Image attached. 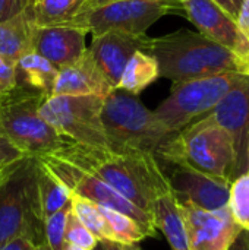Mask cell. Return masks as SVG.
<instances>
[{"instance_id": "obj_1", "label": "cell", "mask_w": 249, "mask_h": 250, "mask_svg": "<svg viewBox=\"0 0 249 250\" xmlns=\"http://www.w3.org/2000/svg\"><path fill=\"white\" fill-rule=\"evenodd\" d=\"M50 154L95 174L150 215H153L154 202L161 195L172 192L169 177L153 152L103 149L68 139L62 148Z\"/></svg>"}, {"instance_id": "obj_2", "label": "cell", "mask_w": 249, "mask_h": 250, "mask_svg": "<svg viewBox=\"0 0 249 250\" xmlns=\"http://www.w3.org/2000/svg\"><path fill=\"white\" fill-rule=\"evenodd\" d=\"M147 53L156 59L158 75L173 83L220 73L249 76L247 62L205 35L189 29L150 38Z\"/></svg>"}, {"instance_id": "obj_3", "label": "cell", "mask_w": 249, "mask_h": 250, "mask_svg": "<svg viewBox=\"0 0 249 250\" xmlns=\"http://www.w3.org/2000/svg\"><path fill=\"white\" fill-rule=\"evenodd\" d=\"M164 161L232 183L235 148L229 133L207 116L170 135L156 151Z\"/></svg>"}, {"instance_id": "obj_4", "label": "cell", "mask_w": 249, "mask_h": 250, "mask_svg": "<svg viewBox=\"0 0 249 250\" xmlns=\"http://www.w3.org/2000/svg\"><path fill=\"white\" fill-rule=\"evenodd\" d=\"M18 237L28 239L37 250L44 245L34 157L13 163L0 182V249Z\"/></svg>"}, {"instance_id": "obj_5", "label": "cell", "mask_w": 249, "mask_h": 250, "mask_svg": "<svg viewBox=\"0 0 249 250\" xmlns=\"http://www.w3.org/2000/svg\"><path fill=\"white\" fill-rule=\"evenodd\" d=\"M101 122L109 149L147 151L156 154L170 133L138 95L114 88L103 101Z\"/></svg>"}, {"instance_id": "obj_6", "label": "cell", "mask_w": 249, "mask_h": 250, "mask_svg": "<svg viewBox=\"0 0 249 250\" xmlns=\"http://www.w3.org/2000/svg\"><path fill=\"white\" fill-rule=\"evenodd\" d=\"M44 95L15 86L0 103V133L25 157L57 151L68 141L40 114Z\"/></svg>"}, {"instance_id": "obj_7", "label": "cell", "mask_w": 249, "mask_h": 250, "mask_svg": "<svg viewBox=\"0 0 249 250\" xmlns=\"http://www.w3.org/2000/svg\"><path fill=\"white\" fill-rule=\"evenodd\" d=\"M245 76L248 75L220 73L173 83L170 95L154 110V114L170 133H178L207 116Z\"/></svg>"}, {"instance_id": "obj_8", "label": "cell", "mask_w": 249, "mask_h": 250, "mask_svg": "<svg viewBox=\"0 0 249 250\" xmlns=\"http://www.w3.org/2000/svg\"><path fill=\"white\" fill-rule=\"evenodd\" d=\"M166 15H183L181 0H119L82 12L72 23L94 37L104 32L144 35L147 29Z\"/></svg>"}, {"instance_id": "obj_9", "label": "cell", "mask_w": 249, "mask_h": 250, "mask_svg": "<svg viewBox=\"0 0 249 250\" xmlns=\"http://www.w3.org/2000/svg\"><path fill=\"white\" fill-rule=\"evenodd\" d=\"M103 101L104 98L97 95H51L40 105V114L63 138L109 149L101 122Z\"/></svg>"}, {"instance_id": "obj_10", "label": "cell", "mask_w": 249, "mask_h": 250, "mask_svg": "<svg viewBox=\"0 0 249 250\" xmlns=\"http://www.w3.org/2000/svg\"><path fill=\"white\" fill-rule=\"evenodd\" d=\"M34 158L44 168H47L69 190V193L84 198L98 207L122 212L139 223L145 230L151 233L153 237L157 236L154 217L125 199L95 174H91L90 171L73 166L72 163L60 158L56 154H44Z\"/></svg>"}, {"instance_id": "obj_11", "label": "cell", "mask_w": 249, "mask_h": 250, "mask_svg": "<svg viewBox=\"0 0 249 250\" xmlns=\"http://www.w3.org/2000/svg\"><path fill=\"white\" fill-rule=\"evenodd\" d=\"M207 117L223 127L232 138L235 148V180L249 170V76H245L232 88Z\"/></svg>"}, {"instance_id": "obj_12", "label": "cell", "mask_w": 249, "mask_h": 250, "mask_svg": "<svg viewBox=\"0 0 249 250\" xmlns=\"http://www.w3.org/2000/svg\"><path fill=\"white\" fill-rule=\"evenodd\" d=\"M191 250H230L244 231L229 208L210 212L189 202L178 201Z\"/></svg>"}, {"instance_id": "obj_13", "label": "cell", "mask_w": 249, "mask_h": 250, "mask_svg": "<svg viewBox=\"0 0 249 250\" xmlns=\"http://www.w3.org/2000/svg\"><path fill=\"white\" fill-rule=\"evenodd\" d=\"M185 16L198 32L227 48L249 64V41L236 21L213 0H181Z\"/></svg>"}, {"instance_id": "obj_14", "label": "cell", "mask_w": 249, "mask_h": 250, "mask_svg": "<svg viewBox=\"0 0 249 250\" xmlns=\"http://www.w3.org/2000/svg\"><path fill=\"white\" fill-rule=\"evenodd\" d=\"M169 183L176 201L189 202L204 211L217 212L229 205L230 182L205 173L175 166Z\"/></svg>"}, {"instance_id": "obj_15", "label": "cell", "mask_w": 249, "mask_h": 250, "mask_svg": "<svg viewBox=\"0 0 249 250\" xmlns=\"http://www.w3.org/2000/svg\"><path fill=\"white\" fill-rule=\"evenodd\" d=\"M150 38L144 35H131L123 32H104L92 38L88 48L95 64L113 88H117L122 72L129 59L136 51H147Z\"/></svg>"}, {"instance_id": "obj_16", "label": "cell", "mask_w": 249, "mask_h": 250, "mask_svg": "<svg viewBox=\"0 0 249 250\" xmlns=\"http://www.w3.org/2000/svg\"><path fill=\"white\" fill-rule=\"evenodd\" d=\"M88 32L72 25L35 26L31 35V48L51 63L57 70L75 63L87 51Z\"/></svg>"}, {"instance_id": "obj_17", "label": "cell", "mask_w": 249, "mask_h": 250, "mask_svg": "<svg viewBox=\"0 0 249 250\" xmlns=\"http://www.w3.org/2000/svg\"><path fill=\"white\" fill-rule=\"evenodd\" d=\"M113 89L87 48L81 59L59 70L53 95H97L106 98Z\"/></svg>"}, {"instance_id": "obj_18", "label": "cell", "mask_w": 249, "mask_h": 250, "mask_svg": "<svg viewBox=\"0 0 249 250\" xmlns=\"http://www.w3.org/2000/svg\"><path fill=\"white\" fill-rule=\"evenodd\" d=\"M16 86L35 91L45 98L53 95L59 70L35 51H28L15 63Z\"/></svg>"}, {"instance_id": "obj_19", "label": "cell", "mask_w": 249, "mask_h": 250, "mask_svg": "<svg viewBox=\"0 0 249 250\" xmlns=\"http://www.w3.org/2000/svg\"><path fill=\"white\" fill-rule=\"evenodd\" d=\"M153 217L156 229L164 234L172 250H191L186 229L173 192L161 195L154 202Z\"/></svg>"}, {"instance_id": "obj_20", "label": "cell", "mask_w": 249, "mask_h": 250, "mask_svg": "<svg viewBox=\"0 0 249 250\" xmlns=\"http://www.w3.org/2000/svg\"><path fill=\"white\" fill-rule=\"evenodd\" d=\"M32 28L31 9L9 21L0 22V56L16 63L19 57L31 51Z\"/></svg>"}, {"instance_id": "obj_21", "label": "cell", "mask_w": 249, "mask_h": 250, "mask_svg": "<svg viewBox=\"0 0 249 250\" xmlns=\"http://www.w3.org/2000/svg\"><path fill=\"white\" fill-rule=\"evenodd\" d=\"M87 0H38L31 7L35 26L72 25L84 12Z\"/></svg>"}, {"instance_id": "obj_22", "label": "cell", "mask_w": 249, "mask_h": 250, "mask_svg": "<svg viewBox=\"0 0 249 250\" xmlns=\"http://www.w3.org/2000/svg\"><path fill=\"white\" fill-rule=\"evenodd\" d=\"M157 78H160V75L156 59L147 51H136L126 63L117 89L138 95Z\"/></svg>"}, {"instance_id": "obj_23", "label": "cell", "mask_w": 249, "mask_h": 250, "mask_svg": "<svg viewBox=\"0 0 249 250\" xmlns=\"http://www.w3.org/2000/svg\"><path fill=\"white\" fill-rule=\"evenodd\" d=\"M35 180L43 220L45 221L69 205V190L35 160Z\"/></svg>"}, {"instance_id": "obj_24", "label": "cell", "mask_w": 249, "mask_h": 250, "mask_svg": "<svg viewBox=\"0 0 249 250\" xmlns=\"http://www.w3.org/2000/svg\"><path fill=\"white\" fill-rule=\"evenodd\" d=\"M98 211L107 224L109 242H114L119 245H138L144 239L153 237L151 233L145 230L139 223L122 212L104 207H98Z\"/></svg>"}, {"instance_id": "obj_25", "label": "cell", "mask_w": 249, "mask_h": 250, "mask_svg": "<svg viewBox=\"0 0 249 250\" xmlns=\"http://www.w3.org/2000/svg\"><path fill=\"white\" fill-rule=\"evenodd\" d=\"M69 207L76 218L91 231V234L98 240H109V230L103 215L98 211V205L69 193Z\"/></svg>"}, {"instance_id": "obj_26", "label": "cell", "mask_w": 249, "mask_h": 250, "mask_svg": "<svg viewBox=\"0 0 249 250\" xmlns=\"http://www.w3.org/2000/svg\"><path fill=\"white\" fill-rule=\"evenodd\" d=\"M227 208L235 223L249 231V170L230 183Z\"/></svg>"}, {"instance_id": "obj_27", "label": "cell", "mask_w": 249, "mask_h": 250, "mask_svg": "<svg viewBox=\"0 0 249 250\" xmlns=\"http://www.w3.org/2000/svg\"><path fill=\"white\" fill-rule=\"evenodd\" d=\"M69 205L44 221V245L41 250H65V224Z\"/></svg>"}, {"instance_id": "obj_28", "label": "cell", "mask_w": 249, "mask_h": 250, "mask_svg": "<svg viewBox=\"0 0 249 250\" xmlns=\"http://www.w3.org/2000/svg\"><path fill=\"white\" fill-rule=\"evenodd\" d=\"M65 240L69 245H75L78 248L85 250H94L98 240L91 234V231L76 218V215L70 211H68L66 215V224H65Z\"/></svg>"}, {"instance_id": "obj_29", "label": "cell", "mask_w": 249, "mask_h": 250, "mask_svg": "<svg viewBox=\"0 0 249 250\" xmlns=\"http://www.w3.org/2000/svg\"><path fill=\"white\" fill-rule=\"evenodd\" d=\"M16 86V67L9 59L0 56V94H7Z\"/></svg>"}, {"instance_id": "obj_30", "label": "cell", "mask_w": 249, "mask_h": 250, "mask_svg": "<svg viewBox=\"0 0 249 250\" xmlns=\"http://www.w3.org/2000/svg\"><path fill=\"white\" fill-rule=\"evenodd\" d=\"M34 4V0H0V22L9 21L26 10Z\"/></svg>"}, {"instance_id": "obj_31", "label": "cell", "mask_w": 249, "mask_h": 250, "mask_svg": "<svg viewBox=\"0 0 249 250\" xmlns=\"http://www.w3.org/2000/svg\"><path fill=\"white\" fill-rule=\"evenodd\" d=\"M23 157L25 155L21 151H18L13 145H10L7 139L0 133V164L1 166L13 164Z\"/></svg>"}, {"instance_id": "obj_32", "label": "cell", "mask_w": 249, "mask_h": 250, "mask_svg": "<svg viewBox=\"0 0 249 250\" xmlns=\"http://www.w3.org/2000/svg\"><path fill=\"white\" fill-rule=\"evenodd\" d=\"M236 23L249 41V0H244L239 15H238V19H236Z\"/></svg>"}, {"instance_id": "obj_33", "label": "cell", "mask_w": 249, "mask_h": 250, "mask_svg": "<svg viewBox=\"0 0 249 250\" xmlns=\"http://www.w3.org/2000/svg\"><path fill=\"white\" fill-rule=\"evenodd\" d=\"M216 4H219L226 13H229L235 21L238 19V15H239V10H241V6L244 3V0H213Z\"/></svg>"}, {"instance_id": "obj_34", "label": "cell", "mask_w": 249, "mask_h": 250, "mask_svg": "<svg viewBox=\"0 0 249 250\" xmlns=\"http://www.w3.org/2000/svg\"><path fill=\"white\" fill-rule=\"evenodd\" d=\"M0 250H37V248L28 240V239H23V237H18L9 243H6Z\"/></svg>"}, {"instance_id": "obj_35", "label": "cell", "mask_w": 249, "mask_h": 250, "mask_svg": "<svg viewBox=\"0 0 249 250\" xmlns=\"http://www.w3.org/2000/svg\"><path fill=\"white\" fill-rule=\"evenodd\" d=\"M113 1H119V0H87L84 12L94 9V7H98V6H103V4H107V3H113Z\"/></svg>"}, {"instance_id": "obj_36", "label": "cell", "mask_w": 249, "mask_h": 250, "mask_svg": "<svg viewBox=\"0 0 249 250\" xmlns=\"http://www.w3.org/2000/svg\"><path fill=\"white\" fill-rule=\"evenodd\" d=\"M94 250H117V243L109 242V240H101V242L97 243Z\"/></svg>"}, {"instance_id": "obj_37", "label": "cell", "mask_w": 249, "mask_h": 250, "mask_svg": "<svg viewBox=\"0 0 249 250\" xmlns=\"http://www.w3.org/2000/svg\"><path fill=\"white\" fill-rule=\"evenodd\" d=\"M117 250H142L138 245H119L117 243Z\"/></svg>"}, {"instance_id": "obj_38", "label": "cell", "mask_w": 249, "mask_h": 250, "mask_svg": "<svg viewBox=\"0 0 249 250\" xmlns=\"http://www.w3.org/2000/svg\"><path fill=\"white\" fill-rule=\"evenodd\" d=\"M12 166H13V164H7V166H1V164H0V182H1V179L6 176V173L10 170Z\"/></svg>"}, {"instance_id": "obj_39", "label": "cell", "mask_w": 249, "mask_h": 250, "mask_svg": "<svg viewBox=\"0 0 249 250\" xmlns=\"http://www.w3.org/2000/svg\"><path fill=\"white\" fill-rule=\"evenodd\" d=\"M65 250H85V249H82V248H78V246H75V245H69V243H66Z\"/></svg>"}, {"instance_id": "obj_40", "label": "cell", "mask_w": 249, "mask_h": 250, "mask_svg": "<svg viewBox=\"0 0 249 250\" xmlns=\"http://www.w3.org/2000/svg\"><path fill=\"white\" fill-rule=\"evenodd\" d=\"M1 98H3V94H0V103H1Z\"/></svg>"}, {"instance_id": "obj_41", "label": "cell", "mask_w": 249, "mask_h": 250, "mask_svg": "<svg viewBox=\"0 0 249 250\" xmlns=\"http://www.w3.org/2000/svg\"><path fill=\"white\" fill-rule=\"evenodd\" d=\"M34 1H38V0H34Z\"/></svg>"}]
</instances>
